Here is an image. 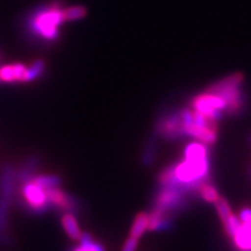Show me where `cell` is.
Instances as JSON below:
<instances>
[{
    "mask_svg": "<svg viewBox=\"0 0 251 251\" xmlns=\"http://www.w3.org/2000/svg\"><path fill=\"white\" fill-rule=\"evenodd\" d=\"M243 74H234L216 81L206 90V92L215 93L226 101L227 108L226 112L229 115L236 114L241 111L243 103L242 92L240 90L241 83L243 81Z\"/></svg>",
    "mask_w": 251,
    "mask_h": 251,
    "instance_id": "6da1fadb",
    "label": "cell"
},
{
    "mask_svg": "<svg viewBox=\"0 0 251 251\" xmlns=\"http://www.w3.org/2000/svg\"><path fill=\"white\" fill-rule=\"evenodd\" d=\"M64 20V11L58 8L40 9L30 19L29 28L35 35L47 40H55L58 36L57 28Z\"/></svg>",
    "mask_w": 251,
    "mask_h": 251,
    "instance_id": "7a4b0ae2",
    "label": "cell"
},
{
    "mask_svg": "<svg viewBox=\"0 0 251 251\" xmlns=\"http://www.w3.org/2000/svg\"><path fill=\"white\" fill-rule=\"evenodd\" d=\"M191 105L194 111L202 113L216 122L224 119V112H226V108H227L225 100L218 94L211 92H205L194 97Z\"/></svg>",
    "mask_w": 251,
    "mask_h": 251,
    "instance_id": "3957f363",
    "label": "cell"
},
{
    "mask_svg": "<svg viewBox=\"0 0 251 251\" xmlns=\"http://www.w3.org/2000/svg\"><path fill=\"white\" fill-rule=\"evenodd\" d=\"M186 205V198L183 191L177 190V188L161 187L155 198L153 209H158L166 214L169 212L181 211Z\"/></svg>",
    "mask_w": 251,
    "mask_h": 251,
    "instance_id": "277c9868",
    "label": "cell"
},
{
    "mask_svg": "<svg viewBox=\"0 0 251 251\" xmlns=\"http://www.w3.org/2000/svg\"><path fill=\"white\" fill-rule=\"evenodd\" d=\"M23 196L28 208L34 213H43L49 205L46 190L37 185L33 179L25 184Z\"/></svg>",
    "mask_w": 251,
    "mask_h": 251,
    "instance_id": "5b68a950",
    "label": "cell"
},
{
    "mask_svg": "<svg viewBox=\"0 0 251 251\" xmlns=\"http://www.w3.org/2000/svg\"><path fill=\"white\" fill-rule=\"evenodd\" d=\"M215 208L216 211H218L220 219H221V222L222 225H224L226 233H227L228 236L231 238L235 234H236L238 229H240L242 222L233 214L228 201L224 199V198H219L218 201L215 202Z\"/></svg>",
    "mask_w": 251,
    "mask_h": 251,
    "instance_id": "8992f818",
    "label": "cell"
},
{
    "mask_svg": "<svg viewBox=\"0 0 251 251\" xmlns=\"http://www.w3.org/2000/svg\"><path fill=\"white\" fill-rule=\"evenodd\" d=\"M47 197H48L49 205L56 206L57 208L70 211L75 208V199L67 193L63 192L58 187H51L46 190Z\"/></svg>",
    "mask_w": 251,
    "mask_h": 251,
    "instance_id": "52a82bcc",
    "label": "cell"
},
{
    "mask_svg": "<svg viewBox=\"0 0 251 251\" xmlns=\"http://www.w3.org/2000/svg\"><path fill=\"white\" fill-rule=\"evenodd\" d=\"M184 131L186 134V136L194 137L196 140H199L205 144H214L218 140L216 136V131L209 128L201 127V126L197 125H190V126H184Z\"/></svg>",
    "mask_w": 251,
    "mask_h": 251,
    "instance_id": "ba28073f",
    "label": "cell"
},
{
    "mask_svg": "<svg viewBox=\"0 0 251 251\" xmlns=\"http://www.w3.org/2000/svg\"><path fill=\"white\" fill-rule=\"evenodd\" d=\"M231 240L238 251H251V221L242 222Z\"/></svg>",
    "mask_w": 251,
    "mask_h": 251,
    "instance_id": "9c48e42d",
    "label": "cell"
},
{
    "mask_svg": "<svg viewBox=\"0 0 251 251\" xmlns=\"http://www.w3.org/2000/svg\"><path fill=\"white\" fill-rule=\"evenodd\" d=\"M11 186H12V174L5 176L4 179V187H2V194L0 197V229H4L6 227V212L8 208V198L11 194Z\"/></svg>",
    "mask_w": 251,
    "mask_h": 251,
    "instance_id": "30bf717a",
    "label": "cell"
},
{
    "mask_svg": "<svg viewBox=\"0 0 251 251\" xmlns=\"http://www.w3.org/2000/svg\"><path fill=\"white\" fill-rule=\"evenodd\" d=\"M62 225L63 228L67 231V234L72 238V240H79L81 231L74 214H71V213H65V214L62 216Z\"/></svg>",
    "mask_w": 251,
    "mask_h": 251,
    "instance_id": "8fae6325",
    "label": "cell"
},
{
    "mask_svg": "<svg viewBox=\"0 0 251 251\" xmlns=\"http://www.w3.org/2000/svg\"><path fill=\"white\" fill-rule=\"evenodd\" d=\"M149 214L147 213H139L134 220L133 227L130 229V236L135 238H140L144 234V231L148 230L149 227Z\"/></svg>",
    "mask_w": 251,
    "mask_h": 251,
    "instance_id": "7c38bea8",
    "label": "cell"
},
{
    "mask_svg": "<svg viewBox=\"0 0 251 251\" xmlns=\"http://www.w3.org/2000/svg\"><path fill=\"white\" fill-rule=\"evenodd\" d=\"M198 191H199L200 196H201L202 199L206 200L207 202L215 203L220 198L218 190H216L214 186H212V185L208 184V183H203V184L200 185L199 190H198Z\"/></svg>",
    "mask_w": 251,
    "mask_h": 251,
    "instance_id": "4fadbf2b",
    "label": "cell"
},
{
    "mask_svg": "<svg viewBox=\"0 0 251 251\" xmlns=\"http://www.w3.org/2000/svg\"><path fill=\"white\" fill-rule=\"evenodd\" d=\"M45 62L41 61H35L33 64L30 65L29 68L26 69V72H25V76H24V80L23 81H31L34 79H36L37 77L42 74L43 70H45Z\"/></svg>",
    "mask_w": 251,
    "mask_h": 251,
    "instance_id": "5bb4252c",
    "label": "cell"
},
{
    "mask_svg": "<svg viewBox=\"0 0 251 251\" xmlns=\"http://www.w3.org/2000/svg\"><path fill=\"white\" fill-rule=\"evenodd\" d=\"M33 180L45 190L51 187H58L61 185V179L57 176H39V177L33 178Z\"/></svg>",
    "mask_w": 251,
    "mask_h": 251,
    "instance_id": "9a60e30c",
    "label": "cell"
},
{
    "mask_svg": "<svg viewBox=\"0 0 251 251\" xmlns=\"http://www.w3.org/2000/svg\"><path fill=\"white\" fill-rule=\"evenodd\" d=\"M79 240L80 246L85 249V251H103L101 244L94 242L92 236L89 233H81Z\"/></svg>",
    "mask_w": 251,
    "mask_h": 251,
    "instance_id": "2e32d148",
    "label": "cell"
},
{
    "mask_svg": "<svg viewBox=\"0 0 251 251\" xmlns=\"http://www.w3.org/2000/svg\"><path fill=\"white\" fill-rule=\"evenodd\" d=\"M156 139H157V134L155 133L152 135L151 140H150L148 148L146 149V151L143 153L142 161L144 165H151L153 157H155V151H156Z\"/></svg>",
    "mask_w": 251,
    "mask_h": 251,
    "instance_id": "e0dca14e",
    "label": "cell"
},
{
    "mask_svg": "<svg viewBox=\"0 0 251 251\" xmlns=\"http://www.w3.org/2000/svg\"><path fill=\"white\" fill-rule=\"evenodd\" d=\"M86 15V8L81 6H75L64 11L65 20H78V19L84 18Z\"/></svg>",
    "mask_w": 251,
    "mask_h": 251,
    "instance_id": "ac0fdd59",
    "label": "cell"
},
{
    "mask_svg": "<svg viewBox=\"0 0 251 251\" xmlns=\"http://www.w3.org/2000/svg\"><path fill=\"white\" fill-rule=\"evenodd\" d=\"M0 80L11 81V83L12 81H15L12 65H7V67H2L0 69Z\"/></svg>",
    "mask_w": 251,
    "mask_h": 251,
    "instance_id": "d6986e66",
    "label": "cell"
},
{
    "mask_svg": "<svg viewBox=\"0 0 251 251\" xmlns=\"http://www.w3.org/2000/svg\"><path fill=\"white\" fill-rule=\"evenodd\" d=\"M12 69H13V74L15 77V81H23L25 72H26V67L24 64H14L12 65Z\"/></svg>",
    "mask_w": 251,
    "mask_h": 251,
    "instance_id": "ffe728a7",
    "label": "cell"
},
{
    "mask_svg": "<svg viewBox=\"0 0 251 251\" xmlns=\"http://www.w3.org/2000/svg\"><path fill=\"white\" fill-rule=\"evenodd\" d=\"M137 240H139V238H135L133 236H130L127 241H126L122 251H135V250H136L137 244H139Z\"/></svg>",
    "mask_w": 251,
    "mask_h": 251,
    "instance_id": "44dd1931",
    "label": "cell"
},
{
    "mask_svg": "<svg viewBox=\"0 0 251 251\" xmlns=\"http://www.w3.org/2000/svg\"><path fill=\"white\" fill-rule=\"evenodd\" d=\"M240 221L241 222H248L251 221V208H244L242 209L240 214Z\"/></svg>",
    "mask_w": 251,
    "mask_h": 251,
    "instance_id": "7402d4cb",
    "label": "cell"
},
{
    "mask_svg": "<svg viewBox=\"0 0 251 251\" xmlns=\"http://www.w3.org/2000/svg\"><path fill=\"white\" fill-rule=\"evenodd\" d=\"M72 251H85V249H84V248L80 246V247H77L76 249H74Z\"/></svg>",
    "mask_w": 251,
    "mask_h": 251,
    "instance_id": "603a6c76",
    "label": "cell"
},
{
    "mask_svg": "<svg viewBox=\"0 0 251 251\" xmlns=\"http://www.w3.org/2000/svg\"><path fill=\"white\" fill-rule=\"evenodd\" d=\"M250 143H251V136H250Z\"/></svg>",
    "mask_w": 251,
    "mask_h": 251,
    "instance_id": "cb8c5ba5",
    "label": "cell"
},
{
    "mask_svg": "<svg viewBox=\"0 0 251 251\" xmlns=\"http://www.w3.org/2000/svg\"><path fill=\"white\" fill-rule=\"evenodd\" d=\"M250 174H251V170H250Z\"/></svg>",
    "mask_w": 251,
    "mask_h": 251,
    "instance_id": "d4e9b609",
    "label": "cell"
}]
</instances>
